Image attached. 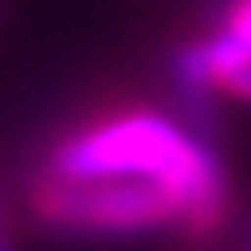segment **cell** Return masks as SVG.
<instances>
[{
  "label": "cell",
  "instance_id": "obj_1",
  "mask_svg": "<svg viewBox=\"0 0 251 251\" xmlns=\"http://www.w3.org/2000/svg\"><path fill=\"white\" fill-rule=\"evenodd\" d=\"M50 176H138L176 197L180 222L209 234L226 214L222 163L155 113H130L84 130L50 159Z\"/></svg>",
  "mask_w": 251,
  "mask_h": 251
},
{
  "label": "cell",
  "instance_id": "obj_2",
  "mask_svg": "<svg viewBox=\"0 0 251 251\" xmlns=\"http://www.w3.org/2000/svg\"><path fill=\"white\" fill-rule=\"evenodd\" d=\"M38 214L63 230H151L180 222V205L163 184L138 176H46L34 197Z\"/></svg>",
  "mask_w": 251,
  "mask_h": 251
},
{
  "label": "cell",
  "instance_id": "obj_3",
  "mask_svg": "<svg viewBox=\"0 0 251 251\" xmlns=\"http://www.w3.org/2000/svg\"><path fill=\"white\" fill-rule=\"evenodd\" d=\"M218 38H222L226 46H234V50L251 54V0H234V4H230L226 29H222Z\"/></svg>",
  "mask_w": 251,
  "mask_h": 251
},
{
  "label": "cell",
  "instance_id": "obj_4",
  "mask_svg": "<svg viewBox=\"0 0 251 251\" xmlns=\"http://www.w3.org/2000/svg\"><path fill=\"white\" fill-rule=\"evenodd\" d=\"M0 251H9V247H4V243H0Z\"/></svg>",
  "mask_w": 251,
  "mask_h": 251
}]
</instances>
